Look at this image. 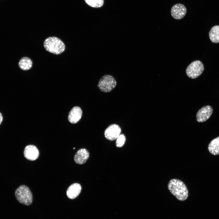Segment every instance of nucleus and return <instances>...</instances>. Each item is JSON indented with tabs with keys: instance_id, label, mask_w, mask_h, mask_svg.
<instances>
[{
	"instance_id": "nucleus-7",
	"label": "nucleus",
	"mask_w": 219,
	"mask_h": 219,
	"mask_svg": "<svg viewBox=\"0 0 219 219\" xmlns=\"http://www.w3.org/2000/svg\"><path fill=\"white\" fill-rule=\"evenodd\" d=\"M187 10L185 6L181 3L174 5L171 10V13L172 17L176 19L183 18L185 16Z\"/></svg>"
},
{
	"instance_id": "nucleus-6",
	"label": "nucleus",
	"mask_w": 219,
	"mask_h": 219,
	"mask_svg": "<svg viewBox=\"0 0 219 219\" xmlns=\"http://www.w3.org/2000/svg\"><path fill=\"white\" fill-rule=\"evenodd\" d=\"M121 131V128L118 125L112 124L106 129L104 132V135L107 139L113 141L119 136Z\"/></svg>"
},
{
	"instance_id": "nucleus-4",
	"label": "nucleus",
	"mask_w": 219,
	"mask_h": 219,
	"mask_svg": "<svg viewBox=\"0 0 219 219\" xmlns=\"http://www.w3.org/2000/svg\"><path fill=\"white\" fill-rule=\"evenodd\" d=\"M116 82L112 76L105 75L99 80L97 86L100 90L105 92L111 91L115 88Z\"/></svg>"
},
{
	"instance_id": "nucleus-18",
	"label": "nucleus",
	"mask_w": 219,
	"mask_h": 219,
	"mask_svg": "<svg viewBox=\"0 0 219 219\" xmlns=\"http://www.w3.org/2000/svg\"><path fill=\"white\" fill-rule=\"evenodd\" d=\"M3 120V117L1 113H0V125L1 124Z\"/></svg>"
},
{
	"instance_id": "nucleus-2",
	"label": "nucleus",
	"mask_w": 219,
	"mask_h": 219,
	"mask_svg": "<svg viewBox=\"0 0 219 219\" xmlns=\"http://www.w3.org/2000/svg\"><path fill=\"white\" fill-rule=\"evenodd\" d=\"M43 45L47 51L56 55L61 54L65 49L63 42L60 39L55 36L46 38L44 41Z\"/></svg>"
},
{
	"instance_id": "nucleus-8",
	"label": "nucleus",
	"mask_w": 219,
	"mask_h": 219,
	"mask_svg": "<svg viewBox=\"0 0 219 219\" xmlns=\"http://www.w3.org/2000/svg\"><path fill=\"white\" fill-rule=\"evenodd\" d=\"M212 112V108L210 106L207 105L202 107L197 113V121L199 122H203L206 121L210 117Z\"/></svg>"
},
{
	"instance_id": "nucleus-14",
	"label": "nucleus",
	"mask_w": 219,
	"mask_h": 219,
	"mask_svg": "<svg viewBox=\"0 0 219 219\" xmlns=\"http://www.w3.org/2000/svg\"><path fill=\"white\" fill-rule=\"evenodd\" d=\"M32 61L27 57H22L19 62V66L20 68L24 71L30 69L32 68Z\"/></svg>"
},
{
	"instance_id": "nucleus-11",
	"label": "nucleus",
	"mask_w": 219,
	"mask_h": 219,
	"mask_svg": "<svg viewBox=\"0 0 219 219\" xmlns=\"http://www.w3.org/2000/svg\"><path fill=\"white\" fill-rule=\"evenodd\" d=\"M82 189L81 185L77 183H74L68 188L66 191L68 197L73 199L78 196L80 193Z\"/></svg>"
},
{
	"instance_id": "nucleus-5",
	"label": "nucleus",
	"mask_w": 219,
	"mask_h": 219,
	"mask_svg": "<svg viewBox=\"0 0 219 219\" xmlns=\"http://www.w3.org/2000/svg\"><path fill=\"white\" fill-rule=\"evenodd\" d=\"M204 69V66L202 62L200 61L196 60L188 66L186 70V73L189 78L194 79L200 75Z\"/></svg>"
},
{
	"instance_id": "nucleus-15",
	"label": "nucleus",
	"mask_w": 219,
	"mask_h": 219,
	"mask_svg": "<svg viewBox=\"0 0 219 219\" xmlns=\"http://www.w3.org/2000/svg\"><path fill=\"white\" fill-rule=\"evenodd\" d=\"M209 36L210 40L214 43H219V26H213L209 32Z\"/></svg>"
},
{
	"instance_id": "nucleus-3",
	"label": "nucleus",
	"mask_w": 219,
	"mask_h": 219,
	"mask_svg": "<svg viewBox=\"0 0 219 219\" xmlns=\"http://www.w3.org/2000/svg\"><path fill=\"white\" fill-rule=\"evenodd\" d=\"M15 194L17 200L20 203L27 206L32 203V194L27 186L24 185L20 186L16 189Z\"/></svg>"
},
{
	"instance_id": "nucleus-13",
	"label": "nucleus",
	"mask_w": 219,
	"mask_h": 219,
	"mask_svg": "<svg viewBox=\"0 0 219 219\" xmlns=\"http://www.w3.org/2000/svg\"><path fill=\"white\" fill-rule=\"evenodd\" d=\"M208 149L210 152L214 155L219 154V137L213 140L209 143Z\"/></svg>"
},
{
	"instance_id": "nucleus-10",
	"label": "nucleus",
	"mask_w": 219,
	"mask_h": 219,
	"mask_svg": "<svg viewBox=\"0 0 219 219\" xmlns=\"http://www.w3.org/2000/svg\"><path fill=\"white\" fill-rule=\"evenodd\" d=\"M89 156V152L87 149L82 148L78 150L75 154L74 160L77 164L82 165L86 162Z\"/></svg>"
},
{
	"instance_id": "nucleus-1",
	"label": "nucleus",
	"mask_w": 219,
	"mask_h": 219,
	"mask_svg": "<svg viewBox=\"0 0 219 219\" xmlns=\"http://www.w3.org/2000/svg\"><path fill=\"white\" fill-rule=\"evenodd\" d=\"M170 193L179 200L184 201L188 198V192L184 183L176 179L171 180L168 184Z\"/></svg>"
},
{
	"instance_id": "nucleus-16",
	"label": "nucleus",
	"mask_w": 219,
	"mask_h": 219,
	"mask_svg": "<svg viewBox=\"0 0 219 219\" xmlns=\"http://www.w3.org/2000/svg\"><path fill=\"white\" fill-rule=\"evenodd\" d=\"M85 1L88 5L93 8L100 7L104 3V0H85Z\"/></svg>"
},
{
	"instance_id": "nucleus-19",
	"label": "nucleus",
	"mask_w": 219,
	"mask_h": 219,
	"mask_svg": "<svg viewBox=\"0 0 219 219\" xmlns=\"http://www.w3.org/2000/svg\"><path fill=\"white\" fill-rule=\"evenodd\" d=\"M75 149V148H73V149Z\"/></svg>"
},
{
	"instance_id": "nucleus-9",
	"label": "nucleus",
	"mask_w": 219,
	"mask_h": 219,
	"mask_svg": "<svg viewBox=\"0 0 219 219\" xmlns=\"http://www.w3.org/2000/svg\"><path fill=\"white\" fill-rule=\"evenodd\" d=\"M24 155L26 158L30 161H34L38 157L39 153L37 147L33 145L26 147L24 151Z\"/></svg>"
},
{
	"instance_id": "nucleus-17",
	"label": "nucleus",
	"mask_w": 219,
	"mask_h": 219,
	"mask_svg": "<svg viewBox=\"0 0 219 219\" xmlns=\"http://www.w3.org/2000/svg\"><path fill=\"white\" fill-rule=\"evenodd\" d=\"M126 137L125 135L122 134L120 135L117 138L116 141V145L117 147H121L124 144L126 141Z\"/></svg>"
},
{
	"instance_id": "nucleus-12",
	"label": "nucleus",
	"mask_w": 219,
	"mask_h": 219,
	"mask_svg": "<svg viewBox=\"0 0 219 219\" xmlns=\"http://www.w3.org/2000/svg\"><path fill=\"white\" fill-rule=\"evenodd\" d=\"M82 114V111L79 107L75 106L70 111L68 116L69 121L72 123H75L80 119Z\"/></svg>"
}]
</instances>
